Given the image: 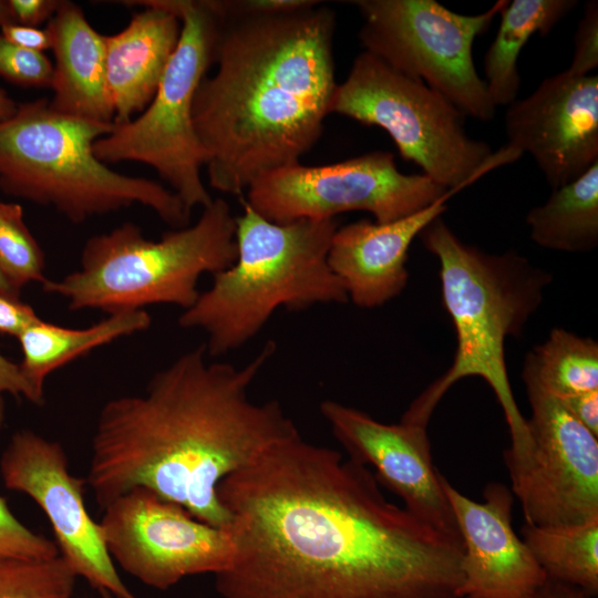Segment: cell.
<instances>
[{
  "instance_id": "cell-1",
  "label": "cell",
  "mask_w": 598,
  "mask_h": 598,
  "mask_svg": "<svg viewBox=\"0 0 598 598\" xmlns=\"http://www.w3.org/2000/svg\"><path fill=\"white\" fill-rule=\"evenodd\" d=\"M368 466L299 433L218 486L223 598H458L463 545L386 499Z\"/></svg>"
},
{
  "instance_id": "cell-2",
  "label": "cell",
  "mask_w": 598,
  "mask_h": 598,
  "mask_svg": "<svg viewBox=\"0 0 598 598\" xmlns=\"http://www.w3.org/2000/svg\"><path fill=\"white\" fill-rule=\"evenodd\" d=\"M277 349L272 340L246 364L208 361L205 343L157 371L138 394L102 406L86 484L104 509L138 486L229 528L219 484L271 446L299 434L276 400L250 388Z\"/></svg>"
},
{
  "instance_id": "cell-3",
  "label": "cell",
  "mask_w": 598,
  "mask_h": 598,
  "mask_svg": "<svg viewBox=\"0 0 598 598\" xmlns=\"http://www.w3.org/2000/svg\"><path fill=\"white\" fill-rule=\"evenodd\" d=\"M317 2L220 17L212 76L200 81L193 123L209 185L240 194L299 163L320 138L337 87L334 12Z\"/></svg>"
},
{
  "instance_id": "cell-4",
  "label": "cell",
  "mask_w": 598,
  "mask_h": 598,
  "mask_svg": "<svg viewBox=\"0 0 598 598\" xmlns=\"http://www.w3.org/2000/svg\"><path fill=\"white\" fill-rule=\"evenodd\" d=\"M420 236L440 261L442 300L457 348L450 369L410 404L401 421L426 426L453 384L481 377L492 388L509 429L512 444L504 451L505 464H517L527 456L530 437L508 380L505 341L520 333L539 307L550 276L516 252L486 254L465 244L441 217Z\"/></svg>"
},
{
  "instance_id": "cell-5",
  "label": "cell",
  "mask_w": 598,
  "mask_h": 598,
  "mask_svg": "<svg viewBox=\"0 0 598 598\" xmlns=\"http://www.w3.org/2000/svg\"><path fill=\"white\" fill-rule=\"evenodd\" d=\"M235 224L236 260L214 274L212 286L178 318L182 328L206 333L208 357L247 343L281 307L299 311L349 300L328 264L334 218L278 224L244 200Z\"/></svg>"
},
{
  "instance_id": "cell-6",
  "label": "cell",
  "mask_w": 598,
  "mask_h": 598,
  "mask_svg": "<svg viewBox=\"0 0 598 598\" xmlns=\"http://www.w3.org/2000/svg\"><path fill=\"white\" fill-rule=\"evenodd\" d=\"M54 111L47 99L18 103L0 123V189L48 206L71 223L142 205L175 229L190 212L161 183L113 171L94 154V143L113 130Z\"/></svg>"
},
{
  "instance_id": "cell-7",
  "label": "cell",
  "mask_w": 598,
  "mask_h": 598,
  "mask_svg": "<svg viewBox=\"0 0 598 598\" xmlns=\"http://www.w3.org/2000/svg\"><path fill=\"white\" fill-rule=\"evenodd\" d=\"M235 216L223 198L203 208L198 220L166 231L159 240L144 237L134 223H123L84 244L80 268L42 289L66 300L71 310L106 313L156 303L184 310L196 301L205 272L230 267L237 257Z\"/></svg>"
},
{
  "instance_id": "cell-8",
  "label": "cell",
  "mask_w": 598,
  "mask_h": 598,
  "mask_svg": "<svg viewBox=\"0 0 598 598\" xmlns=\"http://www.w3.org/2000/svg\"><path fill=\"white\" fill-rule=\"evenodd\" d=\"M330 113L383 128L400 155L447 190H461L522 154L470 137L465 115L422 80L409 76L367 51L337 84Z\"/></svg>"
},
{
  "instance_id": "cell-9",
  "label": "cell",
  "mask_w": 598,
  "mask_h": 598,
  "mask_svg": "<svg viewBox=\"0 0 598 598\" xmlns=\"http://www.w3.org/2000/svg\"><path fill=\"white\" fill-rule=\"evenodd\" d=\"M181 21L177 47L148 106L100 137L93 146L103 163L138 162L154 168L187 210L212 197L200 169L205 154L193 123V102L214 65L219 19L210 0H152Z\"/></svg>"
},
{
  "instance_id": "cell-10",
  "label": "cell",
  "mask_w": 598,
  "mask_h": 598,
  "mask_svg": "<svg viewBox=\"0 0 598 598\" xmlns=\"http://www.w3.org/2000/svg\"><path fill=\"white\" fill-rule=\"evenodd\" d=\"M364 51L422 80L465 116L487 122L494 105L473 60L475 39L487 31L507 0L478 14L454 12L435 0H355Z\"/></svg>"
},
{
  "instance_id": "cell-11",
  "label": "cell",
  "mask_w": 598,
  "mask_h": 598,
  "mask_svg": "<svg viewBox=\"0 0 598 598\" xmlns=\"http://www.w3.org/2000/svg\"><path fill=\"white\" fill-rule=\"evenodd\" d=\"M247 203L266 219H333L362 210L385 224L414 214L448 192L424 174L399 171L389 152H371L339 163L271 171L249 187Z\"/></svg>"
},
{
  "instance_id": "cell-12",
  "label": "cell",
  "mask_w": 598,
  "mask_h": 598,
  "mask_svg": "<svg viewBox=\"0 0 598 598\" xmlns=\"http://www.w3.org/2000/svg\"><path fill=\"white\" fill-rule=\"evenodd\" d=\"M103 511L100 526L112 560L148 587L166 590L188 576L217 575L231 564L228 528L196 518L150 488L134 487Z\"/></svg>"
},
{
  "instance_id": "cell-13",
  "label": "cell",
  "mask_w": 598,
  "mask_h": 598,
  "mask_svg": "<svg viewBox=\"0 0 598 598\" xmlns=\"http://www.w3.org/2000/svg\"><path fill=\"white\" fill-rule=\"evenodd\" d=\"M525 385L530 448L525 460L507 466L525 523L563 527L598 519V436L559 399L533 383Z\"/></svg>"
},
{
  "instance_id": "cell-14",
  "label": "cell",
  "mask_w": 598,
  "mask_h": 598,
  "mask_svg": "<svg viewBox=\"0 0 598 598\" xmlns=\"http://www.w3.org/2000/svg\"><path fill=\"white\" fill-rule=\"evenodd\" d=\"M6 488L32 498L48 517L60 555L100 592L137 598L120 577L100 523L86 511V481L71 474L62 445L32 430L14 432L0 457Z\"/></svg>"
},
{
  "instance_id": "cell-15",
  "label": "cell",
  "mask_w": 598,
  "mask_h": 598,
  "mask_svg": "<svg viewBox=\"0 0 598 598\" xmlns=\"http://www.w3.org/2000/svg\"><path fill=\"white\" fill-rule=\"evenodd\" d=\"M508 146L528 153L551 189L598 162V76L565 70L507 106Z\"/></svg>"
},
{
  "instance_id": "cell-16",
  "label": "cell",
  "mask_w": 598,
  "mask_h": 598,
  "mask_svg": "<svg viewBox=\"0 0 598 598\" xmlns=\"http://www.w3.org/2000/svg\"><path fill=\"white\" fill-rule=\"evenodd\" d=\"M319 409L350 458L374 468L378 482L395 493L411 514L462 543L432 461L426 426L382 423L333 400L322 401Z\"/></svg>"
},
{
  "instance_id": "cell-17",
  "label": "cell",
  "mask_w": 598,
  "mask_h": 598,
  "mask_svg": "<svg viewBox=\"0 0 598 598\" xmlns=\"http://www.w3.org/2000/svg\"><path fill=\"white\" fill-rule=\"evenodd\" d=\"M441 484L463 544L458 598H533L547 577L513 529L511 491L492 482L475 502L442 474Z\"/></svg>"
},
{
  "instance_id": "cell-18",
  "label": "cell",
  "mask_w": 598,
  "mask_h": 598,
  "mask_svg": "<svg viewBox=\"0 0 598 598\" xmlns=\"http://www.w3.org/2000/svg\"><path fill=\"white\" fill-rule=\"evenodd\" d=\"M458 190L406 217L380 224L362 219L338 227L328 264L360 308H375L399 296L408 283V252L413 239L446 210Z\"/></svg>"
},
{
  "instance_id": "cell-19",
  "label": "cell",
  "mask_w": 598,
  "mask_h": 598,
  "mask_svg": "<svg viewBox=\"0 0 598 598\" xmlns=\"http://www.w3.org/2000/svg\"><path fill=\"white\" fill-rule=\"evenodd\" d=\"M144 6L120 32L105 37L106 82L114 124L141 114L152 102L177 47L181 21L152 0L127 1Z\"/></svg>"
},
{
  "instance_id": "cell-20",
  "label": "cell",
  "mask_w": 598,
  "mask_h": 598,
  "mask_svg": "<svg viewBox=\"0 0 598 598\" xmlns=\"http://www.w3.org/2000/svg\"><path fill=\"white\" fill-rule=\"evenodd\" d=\"M47 29L55 60L50 106L65 115L114 123L106 82L105 35L71 1H61Z\"/></svg>"
},
{
  "instance_id": "cell-21",
  "label": "cell",
  "mask_w": 598,
  "mask_h": 598,
  "mask_svg": "<svg viewBox=\"0 0 598 598\" xmlns=\"http://www.w3.org/2000/svg\"><path fill=\"white\" fill-rule=\"evenodd\" d=\"M152 318L145 309L122 310L82 329L64 328L39 321L29 326L17 338L22 353L20 364L25 379L41 393L45 378L89 353L122 337L150 328Z\"/></svg>"
},
{
  "instance_id": "cell-22",
  "label": "cell",
  "mask_w": 598,
  "mask_h": 598,
  "mask_svg": "<svg viewBox=\"0 0 598 598\" xmlns=\"http://www.w3.org/2000/svg\"><path fill=\"white\" fill-rule=\"evenodd\" d=\"M576 0H513L499 11L494 41L484 56V81L497 106H508L520 85L517 60L529 38L547 35L576 6Z\"/></svg>"
},
{
  "instance_id": "cell-23",
  "label": "cell",
  "mask_w": 598,
  "mask_h": 598,
  "mask_svg": "<svg viewBox=\"0 0 598 598\" xmlns=\"http://www.w3.org/2000/svg\"><path fill=\"white\" fill-rule=\"evenodd\" d=\"M526 223L530 238L540 247L587 252L598 245V162L575 181L551 189Z\"/></svg>"
},
{
  "instance_id": "cell-24",
  "label": "cell",
  "mask_w": 598,
  "mask_h": 598,
  "mask_svg": "<svg viewBox=\"0 0 598 598\" xmlns=\"http://www.w3.org/2000/svg\"><path fill=\"white\" fill-rule=\"evenodd\" d=\"M522 535L547 578L598 595V519L563 527L525 523Z\"/></svg>"
},
{
  "instance_id": "cell-25",
  "label": "cell",
  "mask_w": 598,
  "mask_h": 598,
  "mask_svg": "<svg viewBox=\"0 0 598 598\" xmlns=\"http://www.w3.org/2000/svg\"><path fill=\"white\" fill-rule=\"evenodd\" d=\"M523 380L557 399L598 390V343L556 328L526 357Z\"/></svg>"
},
{
  "instance_id": "cell-26",
  "label": "cell",
  "mask_w": 598,
  "mask_h": 598,
  "mask_svg": "<svg viewBox=\"0 0 598 598\" xmlns=\"http://www.w3.org/2000/svg\"><path fill=\"white\" fill-rule=\"evenodd\" d=\"M44 252L24 221L18 203L0 202V272L19 293L31 282L43 285Z\"/></svg>"
},
{
  "instance_id": "cell-27",
  "label": "cell",
  "mask_w": 598,
  "mask_h": 598,
  "mask_svg": "<svg viewBox=\"0 0 598 598\" xmlns=\"http://www.w3.org/2000/svg\"><path fill=\"white\" fill-rule=\"evenodd\" d=\"M76 578L61 555L0 559V598H72Z\"/></svg>"
},
{
  "instance_id": "cell-28",
  "label": "cell",
  "mask_w": 598,
  "mask_h": 598,
  "mask_svg": "<svg viewBox=\"0 0 598 598\" xmlns=\"http://www.w3.org/2000/svg\"><path fill=\"white\" fill-rule=\"evenodd\" d=\"M58 555L55 543L23 525L0 496V559H47Z\"/></svg>"
},
{
  "instance_id": "cell-29",
  "label": "cell",
  "mask_w": 598,
  "mask_h": 598,
  "mask_svg": "<svg viewBox=\"0 0 598 598\" xmlns=\"http://www.w3.org/2000/svg\"><path fill=\"white\" fill-rule=\"evenodd\" d=\"M0 76L23 87H51L53 64L43 52L20 48L0 34Z\"/></svg>"
},
{
  "instance_id": "cell-30",
  "label": "cell",
  "mask_w": 598,
  "mask_h": 598,
  "mask_svg": "<svg viewBox=\"0 0 598 598\" xmlns=\"http://www.w3.org/2000/svg\"><path fill=\"white\" fill-rule=\"evenodd\" d=\"M598 66V2L590 0L585 4L574 38V54L567 69L578 75L591 74Z\"/></svg>"
},
{
  "instance_id": "cell-31",
  "label": "cell",
  "mask_w": 598,
  "mask_h": 598,
  "mask_svg": "<svg viewBox=\"0 0 598 598\" xmlns=\"http://www.w3.org/2000/svg\"><path fill=\"white\" fill-rule=\"evenodd\" d=\"M22 396L35 405L44 403V393L39 392L23 375L20 364L11 361L0 352V431L6 421V403L3 395Z\"/></svg>"
},
{
  "instance_id": "cell-32",
  "label": "cell",
  "mask_w": 598,
  "mask_h": 598,
  "mask_svg": "<svg viewBox=\"0 0 598 598\" xmlns=\"http://www.w3.org/2000/svg\"><path fill=\"white\" fill-rule=\"evenodd\" d=\"M40 319L30 305L0 293V334L18 338Z\"/></svg>"
},
{
  "instance_id": "cell-33",
  "label": "cell",
  "mask_w": 598,
  "mask_h": 598,
  "mask_svg": "<svg viewBox=\"0 0 598 598\" xmlns=\"http://www.w3.org/2000/svg\"><path fill=\"white\" fill-rule=\"evenodd\" d=\"M10 21L39 28L50 21L56 12L61 0H7Z\"/></svg>"
},
{
  "instance_id": "cell-34",
  "label": "cell",
  "mask_w": 598,
  "mask_h": 598,
  "mask_svg": "<svg viewBox=\"0 0 598 598\" xmlns=\"http://www.w3.org/2000/svg\"><path fill=\"white\" fill-rule=\"evenodd\" d=\"M0 34L9 42L37 52L51 50L52 39L48 29L28 27L14 22H6L0 27Z\"/></svg>"
},
{
  "instance_id": "cell-35",
  "label": "cell",
  "mask_w": 598,
  "mask_h": 598,
  "mask_svg": "<svg viewBox=\"0 0 598 598\" xmlns=\"http://www.w3.org/2000/svg\"><path fill=\"white\" fill-rule=\"evenodd\" d=\"M580 424L598 436V390L559 399Z\"/></svg>"
},
{
  "instance_id": "cell-36",
  "label": "cell",
  "mask_w": 598,
  "mask_h": 598,
  "mask_svg": "<svg viewBox=\"0 0 598 598\" xmlns=\"http://www.w3.org/2000/svg\"><path fill=\"white\" fill-rule=\"evenodd\" d=\"M533 598H595L582 589L546 578L543 585L537 589Z\"/></svg>"
},
{
  "instance_id": "cell-37",
  "label": "cell",
  "mask_w": 598,
  "mask_h": 598,
  "mask_svg": "<svg viewBox=\"0 0 598 598\" xmlns=\"http://www.w3.org/2000/svg\"><path fill=\"white\" fill-rule=\"evenodd\" d=\"M18 103L0 87V123L10 120L17 112Z\"/></svg>"
},
{
  "instance_id": "cell-38",
  "label": "cell",
  "mask_w": 598,
  "mask_h": 598,
  "mask_svg": "<svg viewBox=\"0 0 598 598\" xmlns=\"http://www.w3.org/2000/svg\"><path fill=\"white\" fill-rule=\"evenodd\" d=\"M0 293L7 296V297H10L12 299H18L20 300V297H21V293H19L18 291H16L9 283L8 281L4 279V277L1 275L0 272Z\"/></svg>"
},
{
  "instance_id": "cell-39",
  "label": "cell",
  "mask_w": 598,
  "mask_h": 598,
  "mask_svg": "<svg viewBox=\"0 0 598 598\" xmlns=\"http://www.w3.org/2000/svg\"><path fill=\"white\" fill-rule=\"evenodd\" d=\"M10 21L9 8L7 0H0V27Z\"/></svg>"
},
{
  "instance_id": "cell-40",
  "label": "cell",
  "mask_w": 598,
  "mask_h": 598,
  "mask_svg": "<svg viewBox=\"0 0 598 598\" xmlns=\"http://www.w3.org/2000/svg\"><path fill=\"white\" fill-rule=\"evenodd\" d=\"M100 594H101V598H118V597H115L112 594L106 592V591H103V592H100Z\"/></svg>"
}]
</instances>
